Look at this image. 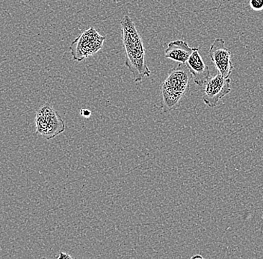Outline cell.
<instances>
[{"label":"cell","mask_w":263,"mask_h":259,"mask_svg":"<svg viewBox=\"0 0 263 259\" xmlns=\"http://www.w3.org/2000/svg\"><path fill=\"white\" fill-rule=\"evenodd\" d=\"M57 258L59 259H65V258H73V257L71 255H69V254L65 253V252H60L59 253V256L57 257Z\"/></svg>","instance_id":"8fae6325"},{"label":"cell","mask_w":263,"mask_h":259,"mask_svg":"<svg viewBox=\"0 0 263 259\" xmlns=\"http://www.w3.org/2000/svg\"><path fill=\"white\" fill-rule=\"evenodd\" d=\"M34 121L36 133L47 141L55 138L66 129L65 123L49 103H45L37 110Z\"/></svg>","instance_id":"3957f363"},{"label":"cell","mask_w":263,"mask_h":259,"mask_svg":"<svg viewBox=\"0 0 263 259\" xmlns=\"http://www.w3.org/2000/svg\"><path fill=\"white\" fill-rule=\"evenodd\" d=\"M231 80L221 74L210 77L203 85V101L210 108L218 106L222 98L229 94L231 91Z\"/></svg>","instance_id":"5b68a950"},{"label":"cell","mask_w":263,"mask_h":259,"mask_svg":"<svg viewBox=\"0 0 263 259\" xmlns=\"http://www.w3.org/2000/svg\"><path fill=\"white\" fill-rule=\"evenodd\" d=\"M121 26L123 46L126 54L125 66L133 74L135 83H140L143 78L151 75V70L146 61L145 48L135 23L128 14L121 19Z\"/></svg>","instance_id":"6da1fadb"},{"label":"cell","mask_w":263,"mask_h":259,"mask_svg":"<svg viewBox=\"0 0 263 259\" xmlns=\"http://www.w3.org/2000/svg\"><path fill=\"white\" fill-rule=\"evenodd\" d=\"M203 258V257H202L201 255H195V256L192 257V258Z\"/></svg>","instance_id":"7c38bea8"},{"label":"cell","mask_w":263,"mask_h":259,"mask_svg":"<svg viewBox=\"0 0 263 259\" xmlns=\"http://www.w3.org/2000/svg\"><path fill=\"white\" fill-rule=\"evenodd\" d=\"M209 56L218 73L225 78H230L233 70V54L227 48L223 39L217 38L214 41L209 50Z\"/></svg>","instance_id":"8992f818"},{"label":"cell","mask_w":263,"mask_h":259,"mask_svg":"<svg viewBox=\"0 0 263 259\" xmlns=\"http://www.w3.org/2000/svg\"><path fill=\"white\" fill-rule=\"evenodd\" d=\"M249 6L255 11H262L263 0H249Z\"/></svg>","instance_id":"9c48e42d"},{"label":"cell","mask_w":263,"mask_h":259,"mask_svg":"<svg viewBox=\"0 0 263 259\" xmlns=\"http://www.w3.org/2000/svg\"><path fill=\"white\" fill-rule=\"evenodd\" d=\"M106 37L99 34L93 27L82 32L70 44V52L76 62H82L85 58L95 55L103 48Z\"/></svg>","instance_id":"277c9868"},{"label":"cell","mask_w":263,"mask_h":259,"mask_svg":"<svg viewBox=\"0 0 263 259\" xmlns=\"http://www.w3.org/2000/svg\"><path fill=\"white\" fill-rule=\"evenodd\" d=\"M185 65L192 74V80L197 86H203L205 82L212 76L210 69L203 62L199 52V48L197 47L193 49V52L185 62Z\"/></svg>","instance_id":"52a82bcc"},{"label":"cell","mask_w":263,"mask_h":259,"mask_svg":"<svg viewBox=\"0 0 263 259\" xmlns=\"http://www.w3.org/2000/svg\"><path fill=\"white\" fill-rule=\"evenodd\" d=\"M80 114H81L82 117L89 118L91 115V111L88 109H81L80 110Z\"/></svg>","instance_id":"30bf717a"},{"label":"cell","mask_w":263,"mask_h":259,"mask_svg":"<svg viewBox=\"0 0 263 259\" xmlns=\"http://www.w3.org/2000/svg\"><path fill=\"white\" fill-rule=\"evenodd\" d=\"M192 74L185 64L170 70L162 85V106L165 112L177 109L190 88Z\"/></svg>","instance_id":"7a4b0ae2"},{"label":"cell","mask_w":263,"mask_h":259,"mask_svg":"<svg viewBox=\"0 0 263 259\" xmlns=\"http://www.w3.org/2000/svg\"><path fill=\"white\" fill-rule=\"evenodd\" d=\"M193 49L189 47L188 43L185 41H173L167 44V48L164 50V58L185 64L193 52Z\"/></svg>","instance_id":"ba28073f"}]
</instances>
